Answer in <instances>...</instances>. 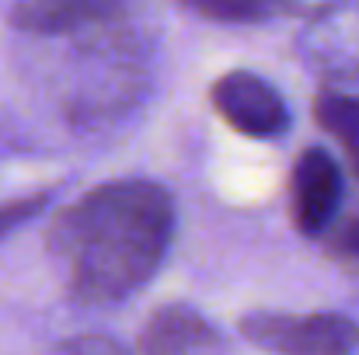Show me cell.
<instances>
[{"label":"cell","instance_id":"5bb4252c","mask_svg":"<svg viewBox=\"0 0 359 355\" xmlns=\"http://www.w3.org/2000/svg\"><path fill=\"white\" fill-rule=\"evenodd\" d=\"M349 317H353V321H356V328H359V317H356V314H349ZM359 355V352H356Z\"/></svg>","mask_w":359,"mask_h":355},{"label":"cell","instance_id":"277c9868","mask_svg":"<svg viewBox=\"0 0 359 355\" xmlns=\"http://www.w3.org/2000/svg\"><path fill=\"white\" fill-rule=\"evenodd\" d=\"M342 202H346V174L339 160L325 146H307L290 171L293 227L311 240H321V234L342 216Z\"/></svg>","mask_w":359,"mask_h":355},{"label":"cell","instance_id":"3957f363","mask_svg":"<svg viewBox=\"0 0 359 355\" xmlns=\"http://www.w3.org/2000/svg\"><path fill=\"white\" fill-rule=\"evenodd\" d=\"M213 109L234 132L248 139H283L293 129V112L283 91L255 74V70H231L224 74L213 91Z\"/></svg>","mask_w":359,"mask_h":355},{"label":"cell","instance_id":"ba28073f","mask_svg":"<svg viewBox=\"0 0 359 355\" xmlns=\"http://www.w3.org/2000/svg\"><path fill=\"white\" fill-rule=\"evenodd\" d=\"M314 118L346 150V157L359 178V91L321 84V91L314 95Z\"/></svg>","mask_w":359,"mask_h":355},{"label":"cell","instance_id":"8992f818","mask_svg":"<svg viewBox=\"0 0 359 355\" xmlns=\"http://www.w3.org/2000/svg\"><path fill=\"white\" fill-rule=\"evenodd\" d=\"M304 56L321 84L356 88L359 91V4L346 0L342 7L311 21L304 39Z\"/></svg>","mask_w":359,"mask_h":355},{"label":"cell","instance_id":"7c38bea8","mask_svg":"<svg viewBox=\"0 0 359 355\" xmlns=\"http://www.w3.org/2000/svg\"><path fill=\"white\" fill-rule=\"evenodd\" d=\"M53 355H129V352H126V345H119L109 335H77V338L60 342L53 349Z\"/></svg>","mask_w":359,"mask_h":355},{"label":"cell","instance_id":"30bf717a","mask_svg":"<svg viewBox=\"0 0 359 355\" xmlns=\"http://www.w3.org/2000/svg\"><path fill=\"white\" fill-rule=\"evenodd\" d=\"M49 202H53V192H49V188L0 202V240H7L14 230H21V227H28L32 220H39V216L49 209Z\"/></svg>","mask_w":359,"mask_h":355},{"label":"cell","instance_id":"8fae6325","mask_svg":"<svg viewBox=\"0 0 359 355\" xmlns=\"http://www.w3.org/2000/svg\"><path fill=\"white\" fill-rule=\"evenodd\" d=\"M325 251L346 265H359V213H349V216H339L325 234Z\"/></svg>","mask_w":359,"mask_h":355},{"label":"cell","instance_id":"52a82bcc","mask_svg":"<svg viewBox=\"0 0 359 355\" xmlns=\"http://www.w3.org/2000/svg\"><path fill=\"white\" fill-rule=\"evenodd\" d=\"M140 355H234V349L231 338L192 303H164L140 331Z\"/></svg>","mask_w":359,"mask_h":355},{"label":"cell","instance_id":"9c48e42d","mask_svg":"<svg viewBox=\"0 0 359 355\" xmlns=\"http://www.w3.org/2000/svg\"><path fill=\"white\" fill-rule=\"evenodd\" d=\"M175 4L217 25H262L283 18V0H175Z\"/></svg>","mask_w":359,"mask_h":355},{"label":"cell","instance_id":"7a4b0ae2","mask_svg":"<svg viewBox=\"0 0 359 355\" xmlns=\"http://www.w3.org/2000/svg\"><path fill=\"white\" fill-rule=\"evenodd\" d=\"M241 335L269 355H356L359 328L349 314H286L251 310L241 317Z\"/></svg>","mask_w":359,"mask_h":355},{"label":"cell","instance_id":"5b68a950","mask_svg":"<svg viewBox=\"0 0 359 355\" xmlns=\"http://www.w3.org/2000/svg\"><path fill=\"white\" fill-rule=\"evenodd\" d=\"M133 0H11L7 21L28 39H70L129 14Z\"/></svg>","mask_w":359,"mask_h":355},{"label":"cell","instance_id":"6da1fadb","mask_svg":"<svg viewBox=\"0 0 359 355\" xmlns=\"http://www.w3.org/2000/svg\"><path fill=\"white\" fill-rule=\"evenodd\" d=\"M178 230L175 195L150 178H116L56 213L49 258L77 307H119L168 261Z\"/></svg>","mask_w":359,"mask_h":355},{"label":"cell","instance_id":"4fadbf2b","mask_svg":"<svg viewBox=\"0 0 359 355\" xmlns=\"http://www.w3.org/2000/svg\"><path fill=\"white\" fill-rule=\"evenodd\" d=\"M346 0H283V18H300V21H314L335 7H342Z\"/></svg>","mask_w":359,"mask_h":355}]
</instances>
